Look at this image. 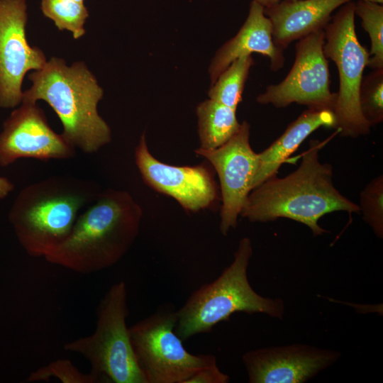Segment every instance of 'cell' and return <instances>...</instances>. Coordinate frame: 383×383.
Masks as SVG:
<instances>
[{
  "label": "cell",
  "mask_w": 383,
  "mask_h": 383,
  "mask_svg": "<svg viewBox=\"0 0 383 383\" xmlns=\"http://www.w3.org/2000/svg\"><path fill=\"white\" fill-rule=\"evenodd\" d=\"M323 143L310 141L299 167L283 178L273 176L252 189L240 212L251 222H268L287 218L307 226L314 236L326 232L319 219L333 211L360 213V207L334 187L333 169L321 163Z\"/></svg>",
  "instance_id": "cell-1"
},
{
  "label": "cell",
  "mask_w": 383,
  "mask_h": 383,
  "mask_svg": "<svg viewBox=\"0 0 383 383\" xmlns=\"http://www.w3.org/2000/svg\"><path fill=\"white\" fill-rule=\"evenodd\" d=\"M142 216L140 206L127 192H99L79 215L68 238L44 258L82 274L112 267L133 244Z\"/></svg>",
  "instance_id": "cell-2"
},
{
  "label": "cell",
  "mask_w": 383,
  "mask_h": 383,
  "mask_svg": "<svg viewBox=\"0 0 383 383\" xmlns=\"http://www.w3.org/2000/svg\"><path fill=\"white\" fill-rule=\"evenodd\" d=\"M28 78L32 86L22 101L48 103L62 124V135L74 148L94 153L111 142V129L97 111L103 89L83 62L68 66L52 57Z\"/></svg>",
  "instance_id": "cell-3"
},
{
  "label": "cell",
  "mask_w": 383,
  "mask_h": 383,
  "mask_svg": "<svg viewBox=\"0 0 383 383\" xmlns=\"http://www.w3.org/2000/svg\"><path fill=\"white\" fill-rule=\"evenodd\" d=\"M99 193L92 182L68 175L26 186L9 213L20 245L30 256L45 257L68 238L79 211Z\"/></svg>",
  "instance_id": "cell-4"
},
{
  "label": "cell",
  "mask_w": 383,
  "mask_h": 383,
  "mask_svg": "<svg viewBox=\"0 0 383 383\" xmlns=\"http://www.w3.org/2000/svg\"><path fill=\"white\" fill-rule=\"evenodd\" d=\"M252 254V243L243 238L234 260L212 282L201 285L177 311V335L182 341L208 333L238 312L262 313L281 318L284 311L281 299L260 296L251 287L247 270Z\"/></svg>",
  "instance_id": "cell-5"
},
{
  "label": "cell",
  "mask_w": 383,
  "mask_h": 383,
  "mask_svg": "<svg viewBox=\"0 0 383 383\" xmlns=\"http://www.w3.org/2000/svg\"><path fill=\"white\" fill-rule=\"evenodd\" d=\"M127 288L123 281L111 286L96 309L94 333L64 345L91 365L99 383H146L133 348L129 328Z\"/></svg>",
  "instance_id": "cell-6"
},
{
  "label": "cell",
  "mask_w": 383,
  "mask_h": 383,
  "mask_svg": "<svg viewBox=\"0 0 383 383\" xmlns=\"http://www.w3.org/2000/svg\"><path fill=\"white\" fill-rule=\"evenodd\" d=\"M355 16V2L351 1L340 7L323 29V52L335 64L339 77L333 109L334 128L341 136L350 138L367 135L371 128L362 114L359 101L370 53L357 37Z\"/></svg>",
  "instance_id": "cell-7"
},
{
  "label": "cell",
  "mask_w": 383,
  "mask_h": 383,
  "mask_svg": "<svg viewBox=\"0 0 383 383\" xmlns=\"http://www.w3.org/2000/svg\"><path fill=\"white\" fill-rule=\"evenodd\" d=\"M177 311L162 308L129 328L146 383H184L198 370L216 365L213 355H194L177 335Z\"/></svg>",
  "instance_id": "cell-8"
},
{
  "label": "cell",
  "mask_w": 383,
  "mask_h": 383,
  "mask_svg": "<svg viewBox=\"0 0 383 383\" xmlns=\"http://www.w3.org/2000/svg\"><path fill=\"white\" fill-rule=\"evenodd\" d=\"M324 41L323 30L298 40L290 71L281 82L267 86L257 97V102L272 104L276 108L296 103L310 109L333 111L336 93L330 89V71L323 52Z\"/></svg>",
  "instance_id": "cell-9"
},
{
  "label": "cell",
  "mask_w": 383,
  "mask_h": 383,
  "mask_svg": "<svg viewBox=\"0 0 383 383\" xmlns=\"http://www.w3.org/2000/svg\"><path fill=\"white\" fill-rule=\"evenodd\" d=\"M195 152L206 158L218 174L223 202L220 231L226 235L237 226L258 168V155L250 144V124L243 121L238 133L222 146L198 148Z\"/></svg>",
  "instance_id": "cell-10"
},
{
  "label": "cell",
  "mask_w": 383,
  "mask_h": 383,
  "mask_svg": "<svg viewBox=\"0 0 383 383\" xmlns=\"http://www.w3.org/2000/svg\"><path fill=\"white\" fill-rule=\"evenodd\" d=\"M26 0H0V107L19 105L23 77L47 62L43 52L27 40Z\"/></svg>",
  "instance_id": "cell-11"
},
{
  "label": "cell",
  "mask_w": 383,
  "mask_h": 383,
  "mask_svg": "<svg viewBox=\"0 0 383 383\" xmlns=\"http://www.w3.org/2000/svg\"><path fill=\"white\" fill-rule=\"evenodd\" d=\"M75 156V148L49 126L36 103L21 101L3 124L0 133V166L21 158L47 161Z\"/></svg>",
  "instance_id": "cell-12"
},
{
  "label": "cell",
  "mask_w": 383,
  "mask_h": 383,
  "mask_svg": "<svg viewBox=\"0 0 383 383\" xmlns=\"http://www.w3.org/2000/svg\"><path fill=\"white\" fill-rule=\"evenodd\" d=\"M135 161L145 184L172 197L187 211L209 208L218 199L217 184L207 166H174L160 162L150 152L145 133L135 149Z\"/></svg>",
  "instance_id": "cell-13"
},
{
  "label": "cell",
  "mask_w": 383,
  "mask_h": 383,
  "mask_svg": "<svg viewBox=\"0 0 383 383\" xmlns=\"http://www.w3.org/2000/svg\"><path fill=\"white\" fill-rule=\"evenodd\" d=\"M340 356L309 345L270 347L245 353L243 361L250 383H300L317 374Z\"/></svg>",
  "instance_id": "cell-14"
},
{
  "label": "cell",
  "mask_w": 383,
  "mask_h": 383,
  "mask_svg": "<svg viewBox=\"0 0 383 383\" xmlns=\"http://www.w3.org/2000/svg\"><path fill=\"white\" fill-rule=\"evenodd\" d=\"M253 52L267 57L272 71L284 65V50L274 42L271 21L264 7L255 1L250 3L248 17L237 34L216 53L209 70L212 84L235 60Z\"/></svg>",
  "instance_id": "cell-15"
},
{
  "label": "cell",
  "mask_w": 383,
  "mask_h": 383,
  "mask_svg": "<svg viewBox=\"0 0 383 383\" xmlns=\"http://www.w3.org/2000/svg\"><path fill=\"white\" fill-rule=\"evenodd\" d=\"M351 1L281 0L264 12L271 21L274 43L284 50L293 41L323 30L333 12Z\"/></svg>",
  "instance_id": "cell-16"
},
{
  "label": "cell",
  "mask_w": 383,
  "mask_h": 383,
  "mask_svg": "<svg viewBox=\"0 0 383 383\" xmlns=\"http://www.w3.org/2000/svg\"><path fill=\"white\" fill-rule=\"evenodd\" d=\"M335 118L330 110L308 109L292 121L284 132L258 155V168L252 189L266 179L277 175L282 164L303 141L321 127L334 128Z\"/></svg>",
  "instance_id": "cell-17"
},
{
  "label": "cell",
  "mask_w": 383,
  "mask_h": 383,
  "mask_svg": "<svg viewBox=\"0 0 383 383\" xmlns=\"http://www.w3.org/2000/svg\"><path fill=\"white\" fill-rule=\"evenodd\" d=\"M235 109L211 99L196 107L199 148L213 150L227 143L240 128Z\"/></svg>",
  "instance_id": "cell-18"
},
{
  "label": "cell",
  "mask_w": 383,
  "mask_h": 383,
  "mask_svg": "<svg viewBox=\"0 0 383 383\" xmlns=\"http://www.w3.org/2000/svg\"><path fill=\"white\" fill-rule=\"evenodd\" d=\"M254 61L251 55L241 56L218 76L209 91V99L237 109Z\"/></svg>",
  "instance_id": "cell-19"
},
{
  "label": "cell",
  "mask_w": 383,
  "mask_h": 383,
  "mask_svg": "<svg viewBox=\"0 0 383 383\" xmlns=\"http://www.w3.org/2000/svg\"><path fill=\"white\" fill-rule=\"evenodd\" d=\"M41 10L60 30L71 32L74 39L84 35L89 13L84 4L73 0H41Z\"/></svg>",
  "instance_id": "cell-20"
},
{
  "label": "cell",
  "mask_w": 383,
  "mask_h": 383,
  "mask_svg": "<svg viewBox=\"0 0 383 383\" xmlns=\"http://www.w3.org/2000/svg\"><path fill=\"white\" fill-rule=\"evenodd\" d=\"M355 15L360 18L361 26L370 38L367 67L372 70L383 68L382 4L359 0L355 2Z\"/></svg>",
  "instance_id": "cell-21"
},
{
  "label": "cell",
  "mask_w": 383,
  "mask_h": 383,
  "mask_svg": "<svg viewBox=\"0 0 383 383\" xmlns=\"http://www.w3.org/2000/svg\"><path fill=\"white\" fill-rule=\"evenodd\" d=\"M362 114L370 126L383 121V68L374 69L363 77L359 94Z\"/></svg>",
  "instance_id": "cell-22"
},
{
  "label": "cell",
  "mask_w": 383,
  "mask_h": 383,
  "mask_svg": "<svg viewBox=\"0 0 383 383\" xmlns=\"http://www.w3.org/2000/svg\"><path fill=\"white\" fill-rule=\"evenodd\" d=\"M360 212L363 220L379 237L383 236V176L371 180L360 196Z\"/></svg>",
  "instance_id": "cell-23"
},
{
  "label": "cell",
  "mask_w": 383,
  "mask_h": 383,
  "mask_svg": "<svg viewBox=\"0 0 383 383\" xmlns=\"http://www.w3.org/2000/svg\"><path fill=\"white\" fill-rule=\"evenodd\" d=\"M52 378L62 383H99L90 372L82 373L67 359H59L32 372L28 382L50 381Z\"/></svg>",
  "instance_id": "cell-24"
},
{
  "label": "cell",
  "mask_w": 383,
  "mask_h": 383,
  "mask_svg": "<svg viewBox=\"0 0 383 383\" xmlns=\"http://www.w3.org/2000/svg\"><path fill=\"white\" fill-rule=\"evenodd\" d=\"M229 380V377L221 372L216 364L198 370L184 383H227Z\"/></svg>",
  "instance_id": "cell-25"
},
{
  "label": "cell",
  "mask_w": 383,
  "mask_h": 383,
  "mask_svg": "<svg viewBox=\"0 0 383 383\" xmlns=\"http://www.w3.org/2000/svg\"><path fill=\"white\" fill-rule=\"evenodd\" d=\"M13 189L14 185L9 179L0 177V200L5 199Z\"/></svg>",
  "instance_id": "cell-26"
},
{
  "label": "cell",
  "mask_w": 383,
  "mask_h": 383,
  "mask_svg": "<svg viewBox=\"0 0 383 383\" xmlns=\"http://www.w3.org/2000/svg\"><path fill=\"white\" fill-rule=\"evenodd\" d=\"M258 4H261L264 8H268L270 7L278 2H279L281 0H252Z\"/></svg>",
  "instance_id": "cell-27"
},
{
  "label": "cell",
  "mask_w": 383,
  "mask_h": 383,
  "mask_svg": "<svg viewBox=\"0 0 383 383\" xmlns=\"http://www.w3.org/2000/svg\"><path fill=\"white\" fill-rule=\"evenodd\" d=\"M362 1L373 2V3H377V4H383V0H362Z\"/></svg>",
  "instance_id": "cell-28"
},
{
  "label": "cell",
  "mask_w": 383,
  "mask_h": 383,
  "mask_svg": "<svg viewBox=\"0 0 383 383\" xmlns=\"http://www.w3.org/2000/svg\"><path fill=\"white\" fill-rule=\"evenodd\" d=\"M73 1L80 3V4H84V0H73Z\"/></svg>",
  "instance_id": "cell-29"
},
{
  "label": "cell",
  "mask_w": 383,
  "mask_h": 383,
  "mask_svg": "<svg viewBox=\"0 0 383 383\" xmlns=\"http://www.w3.org/2000/svg\"><path fill=\"white\" fill-rule=\"evenodd\" d=\"M289 1H292V0H289Z\"/></svg>",
  "instance_id": "cell-30"
}]
</instances>
